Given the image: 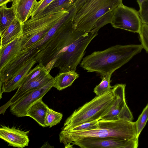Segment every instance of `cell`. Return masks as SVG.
I'll return each instance as SVG.
<instances>
[{"instance_id": "cell-1", "label": "cell", "mask_w": 148, "mask_h": 148, "mask_svg": "<svg viewBox=\"0 0 148 148\" xmlns=\"http://www.w3.org/2000/svg\"><path fill=\"white\" fill-rule=\"evenodd\" d=\"M98 34L77 30L70 23L63 30L56 44L50 52L49 62L45 66L50 72L55 67L60 72L76 71L81 62L85 50L92 40Z\"/></svg>"}, {"instance_id": "cell-2", "label": "cell", "mask_w": 148, "mask_h": 148, "mask_svg": "<svg viewBox=\"0 0 148 148\" xmlns=\"http://www.w3.org/2000/svg\"><path fill=\"white\" fill-rule=\"evenodd\" d=\"M143 49L141 44L117 45L95 51L83 58L80 66L88 72L101 76L114 72L129 61Z\"/></svg>"}, {"instance_id": "cell-3", "label": "cell", "mask_w": 148, "mask_h": 148, "mask_svg": "<svg viewBox=\"0 0 148 148\" xmlns=\"http://www.w3.org/2000/svg\"><path fill=\"white\" fill-rule=\"evenodd\" d=\"M98 122V128L94 130L79 131L62 130L59 135L60 142L65 148H69L73 142L84 138L116 137L131 139L137 137L135 122L121 119H101Z\"/></svg>"}, {"instance_id": "cell-4", "label": "cell", "mask_w": 148, "mask_h": 148, "mask_svg": "<svg viewBox=\"0 0 148 148\" xmlns=\"http://www.w3.org/2000/svg\"><path fill=\"white\" fill-rule=\"evenodd\" d=\"M73 17L72 13L67 11L58 21L41 39L17 52L4 67L0 69L1 78L5 82L12 77L24 64L34 59L36 55L45 48L56 37L59 29L66 22Z\"/></svg>"}, {"instance_id": "cell-5", "label": "cell", "mask_w": 148, "mask_h": 148, "mask_svg": "<svg viewBox=\"0 0 148 148\" xmlns=\"http://www.w3.org/2000/svg\"><path fill=\"white\" fill-rule=\"evenodd\" d=\"M122 3V0H75L73 26L78 31L90 32L99 18Z\"/></svg>"}, {"instance_id": "cell-6", "label": "cell", "mask_w": 148, "mask_h": 148, "mask_svg": "<svg viewBox=\"0 0 148 148\" xmlns=\"http://www.w3.org/2000/svg\"><path fill=\"white\" fill-rule=\"evenodd\" d=\"M116 96L112 89L76 109L65 120L62 129L67 130L84 123L99 121L110 110Z\"/></svg>"}, {"instance_id": "cell-7", "label": "cell", "mask_w": 148, "mask_h": 148, "mask_svg": "<svg viewBox=\"0 0 148 148\" xmlns=\"http://www.w3.org/2000/svg\"><path fill=\"white\" fill-rule=\"evenodd\" d=\"M67 11H62L44 16L31 18L22 24L21 49L31 45L43 37Z\"/></svg>"}, {"instance_id": "cell-8", "label": "cell", "mask_w": 148, "mask_h": 148, "mask_svg": "<svg viewBox=\"0 0 148 148\" xmlns=\"http://www.w3.org/2000/svg\"><path fill=\"white\" fill-rule=\"evenodd\" d=\"M142 24L138 11L123 3L113 11L111 24L114 28L139 34Z\"/></svg>"}, {"instance_id": "cell-9", "label": "cell", "mask_w": 148, "mask_h": 148, "mask_svg": "<svg viewBox=\"0 0 148 148\" xmlns=\"http://www.w3.org/2000/svg\"><path fill=\"white\" fill-rule=\"evenodd\" d=\"M74 145L82 148H137L138 145V138L131 139L116 137L84 138L73 142L69 148H73Z\"/></svg>"}, {"instance_id": "cell-10", "label": "cell", "mask_w": 148, "mask_h": 148, "mask_svg": "<svg viewBox=\"0 0 148 148\" xmlns=\"http://www.w3.org/2000/svg\"><path fill=\"white\" fill-rule=\"evenodd\" d=\"M54 79L42 87L29 91L25 94L10 106V111L17 117L26 116L27 111L31 106L43 98L53 87Z\"/></svg>"}, {"instance_id": "cell-11", "label": "cell", "mask_w": 148, "mask_h": 148, "mask_svg": "<svg viewBox=\"0 0 148 148\" xmlns=\"http://www.w3.org/2000/svg\"><path fill=\"white\" fill-rule=\"evenodd\" d=\"M29 132L22 131L14 127L2 126L0 128V138L7 142L8 146L22 148L28 146Z\"/></svg>"}, {"instance_id": "cell-12", "label": "cell", "mask_w": 148, "mask_h": 148, "mask_svg": "<svg viewBox=\"0 0 148 148\" xmlns=\"http://www.w3.org/2000/svg\"><path fill=\"white\" fill-rule=\"evenodd\" d=\"M36 63L33 59L24 64L9 79L0 85V99L3 92H8L18 89L22 84L31 68Z\"/></svg>"}, {"instance_id": "cell-13", "label": "cell", "mask_w": 148, "mask_h": 148, "mask_svg": "<svg viewBox=\"0 0 148 148\" xmlns=\"http://www.w3.org/2000/svg\"><path fill=\"white\" fill-rule=\"evenodd\" d=\"M125 84H118L112 86L116 98L110 111L101 119L114 120L118 119V116L123 109L127 105L125 98Z\"/></svg>"}, {"instance_id": "cell-14", "label": "cell", "mask_w": 148, "mask_h": 148, "mask_svg": "<svg viewBox=\"0 0 148 148\" xmlns=\"http://www.w3.org/2000/svg\"><path fill=\"white\" fill-rule=\"evenodd\" d=\"M54 77H52L46 70L40 75L27 82L23 83L10 99L12 104L19 98L28 92L33 89L42 87L47 84Z\"/></svg>"}, {"instance_id": "cell-15", "label": "cell", "mask_w": 148, "mask_h": 148, "mask_svg": "<svg viewBox=\"0 0 148 148\" xmlns=\"http://www.w3.org/2000/svg\"><path fill=\"white\" fill-rule=\"evenodd\" d=\"M12 7L16 17L23 24L31 16L32 10L36 3V0H13Z\"/></svg>"}, {"instance_id": "cell-16", "label": "cell", "mask_w": 148, "mask_h": 148, "mask_svg": "<svg viewBox=\"0 0 148 148\" xmlns=\"http://www.w3.org/2000/svg\"><path fill=\"white\" fill-rule=\"evenodd\" d=\"M22 34V24L16 17L5 30L0 34V48L21 37Z\"/></svg>"}, {"instance_id": "cell-17", "label": "cell", "mask_w": 148, "mask_h": 148, "mask_svg": "<svg viewBox=\"0 0 148 148\" xmlns=\"http://www.w3.org/2000/svg\"><path fill=\"white\" fill-rule=\"evenodd\" d=\"M41 98L34 103L28 109L26 116L34 119L40 125L45 127V118L49 108Z\"/></svg>"}, {"instance_id": "cell-18", "label": "cell", "mask_w": 148, "mask_h": 148, "mask_svg": "<svg viewBox=\"0 0 148 148\" xmlns=\"http://www.w3.org/2000/svg\"><path fill=\"white\" fill-rule=\"evenodd\" d=\"M21 37L0 48V69H1L17 52L21 50Z\"/></svg>"}, {"instance_id": "cell-19", "label": "cell", "mask_w": 148, "mask_h": 148, "mask_svg": "<svg viewBox=\"0 0 148 148\" xmlns=\"http://www.w3.org/2000/svg\"><path fill=\"white\" fill-rule=\"evenodd\" d=\"M79 77L75 71L60 72L54 78L53 87L60 91L71 86Z\"/></svg>"}, {"instance_id": "cell-20", "label": "cell", "mask_w": 148, "mask_h": 148, "mask_svg": "<svg viewBox=\"0 0 148 148\" xmlns=\"http://www.w3.org/2000/svg\"><path fill=\"white\" fill-rule=\"evenodd\" d=\"M75 0H54L34 18L44 16L62 11H67Z\"/></svg>"}, {"instance_id": "cell-21", "label": "cell", "mask_w": 148, "mask_h": 148, "mask_svg": "<svg viewBox=\"0 0 148 148\" xmlns=\"http://www.w3.org/2000/svg\"><path fill=\"white\" fill-rule=\"evenodd\" d=\"M16 17L15 12L7 4L0 6V34L2 33Z\"/></svg>"}, {"instance_id": "cell-22", "label": "cell", "mask_w": 148, "mask_h": 148, "mask_svg": "<svg viewBox=\"0 0 148 148\" xmlns=\"http://www.w3.org/2000/svg\"><path fill=\"white\" fill-rule=\"evenodd\" d=\"M113 73H109L101 77V81L94 89L93 92L96 96H99L106 93L111 90L112 86L110 85V79Z\"/></svg>"}, {"instance_id": "cell-23", "label": "cell", "mask_w": 148, "mask_h": 148, "mask_svg": "<svg viewBox=\"0 0 148 148\" xmlns=\"http://www.w3.org/2000/svg\"><path fill=\"white\" fill-rule=\"evenodd\" d=\"M63 116L62 113L55 111L49 108L45 118V127H51L59 123L62 120Z\"/></svg>"}, {"instance_id": "cell-24", "label": "cell", "mask_w": 148, "mask_h": 148, "mask_svg": "<svg viewBox=\"0 0 148 148\" xmlns=\"http://www.w3.org/2000/svg\"><path fill=\"white\" fill-rule=\"evenodd\" d=\"M148 120V103L144 108L137 120L135 122L137 138H139L141 132L146 125Z\"/></svg>"}, {"instance_id": "cell-25", "label": "cell", "mask_w": 148, "mask_h": 148, "mask_svg": "<svg viewBox=\"0 0 148 148\" xmlns=\"http://www.w3.org/2000/svg\"><path fill=\"white\" fill-rule=\"evenodd\" d=\"M113 11L106 13L99 18L90 31L92 33L98 32L100 28L106 24H111L112 21Z\"/></svg>"}, {"instance_id": "cell-26", "label": "cell", "mask_w": 148, "mask_h": 148, "mask_svg": "<svg viewBox=\"0 0 148 148\" xmlns=\"http://www.w3.org/2000/svg\"><path fill=\"white\" fill-rule=\"evenodd\" d=\"M46 70L43 65L39 63L34 69L30 70L25 78L22 84L36 78L40 75Z\"/></svg>"}, {"instance_id": "cell-27", "label": "cell", "mask_w": 148, "mask_h": 148, "mask_svg": "<svg viewBox=\"0 0 148 148\" xmlns=\"http://www.w3.org/2000/svg\"><path fill=\"white\" fill-rule=\"evenodd\" d=\"M139 34L141 45L148 53V25L142 23Z\"/></svg>"}, {"instance_id": "cell-28", "label": "cell", "mask_w": 148, "mask_h": 148, "mask_svg": "<svg viewBox=\"0 0 148 148\" xmlns=\"http://www.w3.org/2000/svg\"><path fill=\"white\" fill-rule=\"evenodd\" d=\"M54 0H40L37 1L32 10L31 18L36 16Z\"/></svg>"}, {"instance_id": "cell-29", "label": "cell", "mask_w": 148, "mask_h": 148, "mask_svg": "<svg viewBox=\"0 0 148 148\" xmlns=\"http://www.w3.org/2000/svg\"><path fill=\"white\" fill-rule=\"evenodd\" d=\"M98 121H96L84 123L67 130L72 131H79L97 129L98 128Z\"/></svg>"}, {"instance_id": "cell-30", "label": "cell", "mask_w": 148, "mask_h": 148, "mask_svg": "<svg viewBox=\"0 0 148 148\" xmlns=\"http://www.w3.org/2000/svg\"><path fill=\"white\" fill-rule=\"evenodd\" d=\"M142 23L148 25V0H145L138 11Z\"/></svg>"}, {"instance_id": "cell-31", "label": "cell", "mask_w": 148, "mask_h": 148, "mask_svg": "<svg viewBox=\"0 0 148 148\" xmlns=\"http://www.w3.org/2000/svg\"><path fill=\"white\" fill-rule=\"evenodd\" d=\"M11 105L10 101V100L5 104L1 106L0 108V114H4L6 109L10 106Z\"/></svg>"}, {"instance_id": "cell-32", "label": "cell", "mask_w": 148, "mask_h": 148, "mask_svg": "<svg viewBox=\"0 0 148 148\" xmlns=\"http://www.w3.org/2000/svg\"><path fill=\"white\" fill-rule=\"evenodd\" d=\"M13 0H0V6L7 4L8 2L12 1Z\"/></svg>"}, {"instance_id": "cell-33", "label": "cell", "mask_w": 148, "mask_h": 148, "mask_svg": "<svg viewBox=\"0 0 148 148\" xmlns=\"http://www.w3.org/2000/svg\"><path fill=\"white\" fill-rule=\"evenodd\" d=\"M145 0H136L139 5L140 8L141 7L142 5Z\"/></svg>"}]
</instances>
